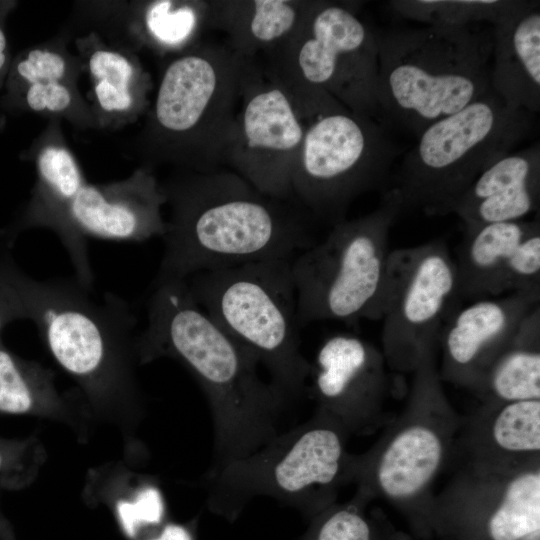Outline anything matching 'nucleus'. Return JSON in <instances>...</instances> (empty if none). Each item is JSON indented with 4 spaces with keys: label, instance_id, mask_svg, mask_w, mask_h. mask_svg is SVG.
Here are the masks:
<instances>
[{
    "label": "nucleus",
    "instance_id": "obj_1",
    "mask_svg": "<svg viewBox=\"0 0 540 540\" xmlns=\"http://www.w3.org/2000/svg\"><path fill=\"white\" fill-rule=\"evenodd\" d=\"M136 351L142 363L177 360L201 386L214 433L208 473L250 455L281 432L289 399L260 378L257 360L196 303L186 280L152 282L147 325L137 335Z\"/></svg>",
    "mask_w": 540,
    "mask_h": 540
},
{
    "label": "nucleus",
    "instance_id": "obj_2",
    "mask_svg": "<svg viewBox=\"0 0 540 540\" xmlns=\"http://www.w3.org/2000/svg\"><path fill=\"white\" fill-rule=\"evenodd\" d=\"M170 208L153 281L214 269L292 260L317 242L294 200L267 195L232 170H180L162 182Z\"/></svg>",
    "mask_w": 540,
    "mask_h": 540
},
{
    "label": "nucleus",
    "instance_id": "obj_3",
    "mask_svg": "<svg viewBox=\"0 0 540 540\" xmlns=\"http://www.w3.org/2000/svg\"><path fill=\"white\" fill-rule=\"evenodd\" d=\"M380 122L415 137L492 92V26L376 29Z\"/></svg>",
    "mask_w": 540,
    "mask_h": 540
},
{
    "label": "nucleus",
    "instance_id": "obj_4",
    "mask_svg": "<svg viewBox=\"0 0 540 540\" xmlns=\"http://www.w3.org/2000/svg\"><path fill=\"white\" fill-rule=\"evenodd\" d=\"M252 58L196 43L164 67L141 131L143 164L205 172L225 165Z\"/></svg>",
    "mask_w": 540,
    "mask_h": 540
},
{
    "label": "nucleus",
    "instance_id": "obj_5",
    "mask_svg": "<svg viewBox=\"0 0 540 540\" xmlns=\"http://www.w3.org/2000/svg\"><path fill=\"white\" fill-rule=\"evenodd\" d=\"M436 349H426L413 370L409 399L401 415L366 453L353 455V501L366 506L381 498L407 519L412 537L431 538V490L456 451L465 419L457 414L442 387Z\"/></svg>",
    "mask_w": 540,
    "mask_h": 540
},
{
    "label": "nucleus",
    "instance_id": "obj_6",
    "mask_svg": "<svg viewBox=\"0 0 540 540\" xmlns=\"http://www.w3.org/2000/svg\"><path fill=\"white\" fill-rule=\"evenodd\" d=\"M8 270L57 364L97 400L133 397L137 319L129 304L111 292L97 301L75 278L34 279L11 254Z\"/></svg>",
    "mask_w": 540,
    "mask_h": 540
},
{
    "label": "nucleus",
    "instance_id": "obj_7",
    "mask_svg": "<svg viewBox=\"0 0 540 540\" xmlns=\"http://www.w3.org/2000/svg\"><path fill=\"white\" fill-rule=\"evenodd\" d=\"M348 436L334 417L316 409L309 420L280 432L250 455L207 473L209 509L234 521L251 500L267 496L311 519L351 483Z\"/></svg>",
    "mask_w": 540,
    "mask_h": 540
},
{
    "label": "nucleus",
    "instance_id": "obj_8",
    "mask_svg": "<svg viewBox=\"0 0 540 540\" xmlns=\"http://www.w3.org/2000/svg\"><path fill=\"white\" fill-rule=\"evenodd\" d=\"M534 116L489 93L424 129L392 172L387 190L402 211L451 214L474 180L529 136Z\"/></svg>",
    "mask_w": 540,
    "mask_h": 540
},
{
    "label": "nucleus",
    "instance_id": "obj_9",
    "mask_svg": "<svg viewBox=\"0 0 540 540\" xmlns=\"http://www.w3.org/2000/svg\"><path fill=\"white\" fill-rule=\"evenodd\" d=\"M291 260L200 272L186 279L196 303L270 373L289 400L307 390L312 364L300 348Z\"/></svg>",
    "mask_w": 540,
    "mask_h": 540
},
{
    "label": "nucleus",
    "instance_id": "obj_10",
    "mask_svg": "<svg viewBox=\"0 0 540 540\" xmlns=\"http://www.w3.org/2000/svg\"><path fill=\"white\" fill-rule=\"evenodd\" d=\"M402 212L396 195L386 190L375 210L334 224L323 240L291 260L300 328L321 321L381 320L389 233Z\"/></svg>",
    "mask_w": 540,
    "mask_h": 540
},
{
    "label": "nucleus",
    "instance_id": "obj_11",
    "mask_svg": "<svg viewBox=\"0 0 540 540\" xmlns=\"http://www.w3.org/2000/svg\"><path fill=\"white\" fill-rule=\"evenodd\" d=\"M263 68L309 110L338 101L380 122L375 28L354 4L310 1L294 33Z\"/></svg>",
    "mask_w": 540,
    "mask_h": 540
},
{
    "label": "nucleus",
    "instance_id": "obj_12",
    "mask_svg": "<svg viewBox=\"0 0 540 540\" xmlns=\"http://www.w3.org/2000/svg\"><path fill=\"white\" fill-rule=\"evenodd\" d=\"M400 153L390 129L344 106L313 118L291 176L292 199L332 226L361 195L387 190Z\"/></svg>",
    "mask_w": 540,
    "mask_h": 540
},
{
    "label": "nucleus",
    "instance_id": "obj_13",
    "mask_svg": "<svg viewBox=\"0 0 540 540\" xmlns=\"http://www.w3.org/2000/svg\"><path fill=\"white\" fill-rule=\"evenodd\" d=\"M458 301L455 260L444 240L390 250L381 318L388 367L413 372L421 353L438 346Z\"/></svg>",
    "mask_w": 540,
    "mask_h": 540
},
{
    "label": "nucleus",
    "instance_id": "obj_14",
    "mask_svg": "<svg viewBox=\"0 0 540 540\" xmlns=\"http://www.w3.org/2000/svg\"><path fill=\"white\" fill-rule=\"evenodd\" d=\"M315 117L253 58L225 165L261 192L293 200L292 172L308 124Z\"/></svg>",
    "mask_w": 540,
    "mask_h": 540
},
{
    "label": "nucleus",
    "instance_id": "obj_15",
    "mask_svg": "<svg viewBox=\"0 0 540 540\" xmlns=\"http://www.w3.org/2000/svg\"><path fill=\"white\" fill-rule=\"evenodd\" d=\"M429 516L442 540H522L540 531V464L480 471L464 468Z\"/></svg>",
    "mask_w": 540,
    "mask_h": 540
},
{
    "label": "nucleus",
    "instance_id": "obj_16",
    "mask_svg": "<svg viewBox=\"0 0 540 540\" xmlns=\"http://www.w3.org/2000/svg\"><path fill=\"white\" fill-rule=\"evenodd\" d=\"M20 158L34 165L36 180L28 202L14 221L0 232V239L10 248L24 231L51 230L69 256L75 279L92 290L94 273L87 241L77 234L69 217L72 202L87 181L65 141L61 119L50 118L46 128Z\"/></svg>",
    "mask_w": 540,
    "mask_h": 540
},
{
    "label": "nucleus",
    "instance_id": "obj_17",
    "mask_svg": "<svg viewBox=\"0 0 540 540\" xmlns=\"http://www.w3.org/2000/svg\"><path fill=\"white\" fill-rule=\"evenodd\" d=\"M311 364L316 409L334 417L349 434H369L382 424L390 385L382 351L357 335L336 333L322 342Z\"/></svg>",
    "mask_w": 540,
    "mask_h": 540
},
{
    "label": "nucleus",
    "instance_id": "obj_18",
    "mask_svg": "<svg viewBox=\"0 0 540 540\" xmlns=\"http://www.w3.org/2000/svg\"><path fill=\"white\" fill-rule=\"evenodd\" d=\"M454 260L460 300L540 293V222L522 219L464 227Z\"/></svg>",
    "mask_w": 540,
    "mask_h": 540
},
{
    "label": "nucleus",
    "instance_id": "obj_19",
    "mask_svg": "<svg viewBox=\"0 0 540 540\" xmlns=\"http://www.w3.org/2000/svg\"><path fill=\"white\" fill-rule=\"evenodd\" d=\"M539 301L540 293L514 292L457 307L438 339L442 349L440 379L475 392Z\"/></svg>",
    "mask_w": 540,
    "mask_h": 540
},
{
    "label": "nucleus",
    "instance_id": "obj_20",
    "mask_svg": "<svg viewBox=\"0 0 540 540\" xmlns=\"http://www.w3.org/2000/svg\"><path fill=\"white\" fill-rule=\"evenodd\" d=\"M167 203L154 168L141 165L128 177L107 183H86L69 211L71 224L84 240L143 242L163 237Z\"/></svg>",
    "mask_w": 540,
    "mask_h": 540
},
{
    "label": "nucleus",
    "instance_id": "obj_21",
    "mask_svg": "<svg viewBox=\"0 0 540 540\" xmlns=\"http://www.w3.org/2000/svg\"><path fill=\"white\" fill-rule=\"evenodd\" d=\"M83 73L81 60L61 40L29 47L12 58L0 109L65 119L79 129L97 128L78 87Z\"/></svg>",
    "mask_w": 540,
    "mask_h": 540
},
{
    "label": "nucleus",
    "instance_id": "obj_22",
    "mask_svg": "<svg viewBox=\"0 0 540 540\" xmlns=\"http://www.w3.org/2000/svg\"><path fill=\"white\" fill-rule=\"evenodd\" d=\"M75 46L91 83L97 128H121L147 114L151 77L130 48L109 44L96 31L78 37Z\"/></svg>",
    "mask_w": 540,
    "mask_h": 540
},
{
    "label": "nucleus",
    "instance_id": "obj_23",
    "mask_svg": "<svg viewBox=\"0 0 540 540\" xmlns=\"http://www.w3.org/2000/svg\"><path fill=\"white\" fill-rule=\"evenodd\" d=\"M466 449V467L514 469L539 462L540 400L484 403L464 422L456 448Z\"/></svg>",
    "mask_w": 540,
    "mask_h": 540
},
{
    "label": "nucleus",
    "instance_id": "obj_24",
    "mask_svg": "<svg viewBox=\"0 0 540 540\" xmlns=\"http://www.w3.org/2000/svg\"><path fill=\"white\" fill-rule=\"evenodd\" d=\"M540 201V144L510 152L487 167L452 208L473 227L517 221L538 211Z\"/></svg>",
    "mask_w": 540,
    "mask_h": 540
},
{
    "label": "nucleus",
    "instance_id": "obj_25",
    "mask_svg": "<svg viewBox=\"0 0 540 540\" xmlns=\"http://www.w3.org/2000/svg\"><path fill=\"white\" fill-rule=\"evenodd\" d=\"M490 86L503 103L533 115L540 111V9L532 2L492 26Z\"/></svg>",
    "mask_w": 540,
    "mask_h": 540
},
{
    "label": "nucleus",
    "instance_id": "obj_26",
    "mask_svg": "<svg viewBox=\"0 0 540 540\" xmlns=\"http://www.w3.org/2000/svg\"><path fill=\"white\" fill-rule=\"evenodd\" d=\"M309 5L310 1L292 0L212 2L209 25L228 33L230 48L253 58L258 50L269 52L287 40Z\"/></svg>",
    "mask_w": 540,
    "mask_h": 540
},
{
    "label": "nucleus",
    "instance_id": "obj_27",
    "mask_svg": "<svg viewBox=\"0 0 540 540\" xmlns=\"http://www.w3.org/2000/svg\"><path fill=\"white\" fill-rule=\"evenodd\" d=\"M475 393L484 403L540 400V306L522 321Z\"/></svg>",
    "mask_w": 540,
    "mask_h": 540
},
{
    "label": "nucleus",
    "instance_id": "obj_28",
    "mask_svg": "<svg viewBox=\"0 0 540 540\" xmlns=\"http://www.w3.org/2000/svg\"><path fill=\"white\" fill-rule=\"evenodd\" d=\"M129 6L127 28L131 37L164 55H176L195 45L201 28L209 24L207 2L155 0Z\"/></svg>",
    "mask_w": 540,
    "mask_h": 540
},
{
    "label": "nucleus",
    "instance_id": "obj_29",
    "mask_svg": "<svg viewBox=\"0 0 540 540\" xmlns=\"http://www.w3.org/2000/svg\"><path fill=\"white\" fill-rule=\"evenodd\" d=\"M60 402L52 372L14 354L0 334V413L36 414Z\"/></svg>",
    "mask_w": 540,
    "mask_h": 540
},
{
    "label": "nucleus",
    "instance_id": "obj_30",
    "mask_svg": "<svg viewBox=\"0 0 540 540\" xmlns=\"http://www.w3.org/2000/svg\"><path fill=\"white\" fill-rule=\"evenodd\" d=\"M519 0H397L393 12L405 19L436 26L497 25L525 8Z\"/></svg>",
    "mask_w": 540,
    "mask_h": 540
},
{
    "label": "nucleus",
    "instance_id": "obj_31",
    "mask_svg": "<svg viewBox=\"0 0 540 540\" xmlns=\"http://www.w3.org/2000/svg\"><path fill=\"white\" fill-rule=\"evenodd\" d=\"M353 500L336 502L312 517L301 540H415L384 517L368 516Z\"/></svg>",
    "mask_w": 540,
    "mask_h": 540
},
{
    "label": "nucleus",
    "instance_id": "obj_32",
    "mask_svg": "<svg viewBox=\"0 0 540 540\" xmlns=\"http://www.w3.org/2000/svg\"><path fill=\"white\" fill-rule=\"evenodd\" d=\"M117 516L130 537H134L141 528L159 525L164 517L161 493L152 486L142 488L133 499L118 503Z\"/></svg>",
    "mask_w": 540,
    "mask_h": 540
},
{
    "label": "nucleus",
    "instance_id": "obj_33",
    "mask_svg": "<svg viewBox=\"0 0 540 540\" xmlns=\"http://www.w3.org/2000/svg\"><path fill=\"white\" fill-rule=\"evenodd\" d=\"M29 459L28 443L0 437V484L8 488L21 486L27 478Z\"/></svg>",
    "mask_w": 540,
    "mask_h": 540
},
{
    "label": "nucleus",
    "instance_id": "obj_34",
    "mask_svg": "<svg viewBox=\"0 0 540 540\" xmlns=\"http://www.w3.org/2000/svg\"><path fill=\"white\" fill-rule=\"evenodd\" d=\"M8 255L9 252L0 254V334L8 324L27 319L24 303L8 270Z\"/></svg>",
    "mask_w": 540,
    "mask_h": 540
},
{
    "label": "nucleus",
    "instance_id": "obj_35",
    "mask_svg": "<svg viewBox=\"0 0 540 540\" xmlns=\"http://www.w3.org/2000/svg\"><path fill=\"white\" fill-rule=\"evenodd\" d=\"M17 6L16 1H0V95L3 92L7 74L12 61V55L9 48L6 22L8 16ZM6 124L5 113L0 109V131Z\"/></svg>",
    "mask_w": 540,
    "mask_h": 540
},
{
    "label": "nucleus",
    "instance_id": "obj_36",
    "mask_svg": "<svg viewBox=\"0 0 540 540\" xmlns=\"http://www.w3.org/2000/svg\"><path fill=\"white\" fill-rule=\"evenodd\" d=\"M149 540H193L191 531L179 524H168Z\"/></svg>",
    "mask_w": 540,
    "mask_h": 540
},
{
    "label": "nucleus",
    "instance_id": "obj_37",
    "mask_svg": "<svg viewBox=\"0 0 540 540\" xmlns=\"http://www.w3.org/2000/svg\"><path fill=\"white\" fill-rule=\"evenodd\" d=\"M522 540H540V531L534 532Z\"/></svg>",
    "mask_w": 540,
    "mask_h": 540
}]
</instances>
